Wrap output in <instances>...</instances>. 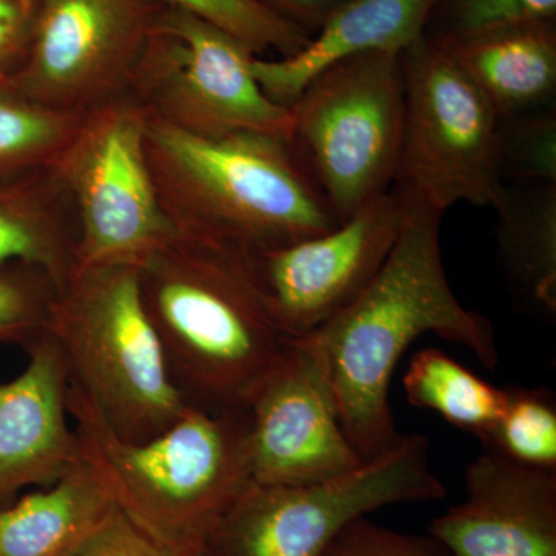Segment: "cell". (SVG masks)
Masks as SVG:
<instances>
[{
    "label": "cell",
    "mask_w": 556,
    "mask_h": 556,
    "mask_svg": "<svg viewBox=\"0 0 556 556\" xmlns=\"http://www.w3.org/2000/svg\"><path fill=\"white\" fill-rule=\"evenodd\" d=\"M148 110L126 94L90 110L50 169L75 197V269L142 265L181 230L150 169Z\"/></svg>",
    "instance_id": "cell-7"
},
{
    "label": "cell",
    "mask_w": 556,
    "mask_h": 556,
    "mask_svg": "<svg viewBox=\"0 0 556 556\" xmlns=\"http://www.w3.org/2000/svg\"><path fill=\"white\" fill-rule=\"evenodd\" d=\"M116 510L86 463L64 478L0 507V556H70Z\"/></svg>",
    "instance_id": "cell-18"
},
{
    "label": "cell",
    "mask_w": 556,
    "mask_h": 556,
    "mask_svg": "<svg viewBox=\"0 0 556 556\" xmlns=\"http://www.w3.org/2000/svg\"><path fill=\"white\" fill-rule=\"evenodd\" d=\"M466 500L430 535L452 556H556V470L485 452L466 470Z\"/></svg>",
    "instance_id": "cell-14"
},
{
    "label": "cell",
    "mask_w": 556,
    "mask_h": 556,
    "mask_svg": "<svg viewBox=\"0 0 556 556\" xmlns=\"http://www.w3.org/2000/svg\"><path fill=\"white\" fill-rule=\"evenodd\" d=\"M437 0H348L294 56L252 61L266 97L289 108L314 76L369 51H397L424 38Z\"/></svg>",
    "instance_id": "cell-16"
},
{
    "label": "cell",
    "mask_w": 556,
    "mask_h": 556,
    "mask_svg": "<svg viewBox=\"0 0 556 556\" xmlns=\"http://www.w3.org/2000/svg\"><path fill=\"white\" fill-rule=\"evenodd\" d=\"M70 556H166L116 508Z\"/></svg>",
    "instance_id": "cell-30"
},
{
    "label": "cell",
    "mask_w": 556,
    "mask_h": 556,
    "mask_svg": "<svg viewBox=\"0 0 556 556\" xmlns=\"http://www.w3.org/2000/svg\"><path fill=\"white\" fill-rule=\"evenodd\" d=\"M404 108L397 51L334 62L289 105V144L339 223L396 182Z\"/></svg>",
    "instance_id": "cell-6"
},
{
    "label": "cell",
    "mask_w": 556,
    "mask_h": 556,
    "mask_svg": "<svg viewBox=\"0 0 556 556\" xmlns=\"http://www.w3.org/2000/svg\"><path fill=\"white\" fill-rule=\"evenodd\" d=\"M67 407L84 460L121 514L164 555L203 556L212 530L252 481L248 412L189 407L159 437L130 442L73 382Z\"/></svg>",
    "instance_id": "cell-3"
},
{
    "label": "cell",
    "mask_w": 556,
    "mask_h": 556,
    "mask_svg": "<svg viewBox=\"0 0 556 556\" xmlns=\"http://www.w3.org/2000/svg\"><path fill=\"white\" fill-rule=\"evenodd\" d=\"M485 452L521 466L556 470V404L544 388L506 390V407L481 439Z\"/></svg>",
    "instance_id": "cell-23"
},
{
    "label": "cell",
    "mask_w": 556,
    "mask_h": 556,
    "mask_svg": "<svg viewBox=\"0 0 556 556\" xmlns=\"http://www.w3.org/2000/svg\"><path fill=\"white\" fill-rule=\"evenodd\" d=\"M56 283L28 265L0 268V342L30 348L47 334Z\"/></svg>",
    "instance_id": "cell-26"
},
{
    "label": "cell",
    "mask_w": 556,
    "mask_h": 556,
    "mask_svg": "<svg viewBox=\"0 0 556 556\" xmlns=\"http://www.w3.org/2000/svg\"><path fill=\"white\" fill-rule=\"evenodd\" d=\"M280 20L295 25L309 38L329 21V17L345 5L348 0H255Z\"/></svg>",
    "instance_id": "cell-31"
},
{
    "label": "cell",
    "mask_w": 556,
    "mask_h": 556,
    "mask_svg": "<svg viewBox=\"0 0 556 556\" xmlns=\"http://www.w3.org/2000/svg\"><path fill=\"white\" fill-rule=\"evenodd\" d=\"M404 127L396 185L442 212L457 203L495 204L500 116L481 90L434 40L401 51Z\"/></svg>",
    "instance_id": "cell-10"
},
{
    "label": "cell",
    "mask_w": 556,
    "mask_h": 556,
    "mask_svg": "<svg viewBox=\"0 0 556 556\" xmlns=\"http://www.w3.org/2000/svg\"><path fill=\"white\" fill-rule=\"evenodd\" d=\"M254 58L240 39L161 5L129 89L150 116L189 134L289 139L291 109L266 97L252 72Z\"/></svg>",
    "instance_id": "cell-9"
},
{
    "label": "cell",
    "mask_w": 556,
    "mask_h": 556,
    "mask_svg": "<svg viewBox=\"0 0 556 556\" xmlns=\"http://www.w3.org/2000/svg\"><path fill=\"white\" fill-rule=\"evenodd\" d=\"M402 219L404 203L394 186L329 232L252 251L263 298L281 331L303 338L353 303L382 268Z\"/></svg>",
    "instance_id": "cell-12"
},
{
    "label": "cell",
    "mask_w": 556,
    "mask_h": 556,
    "mask_svg": "<svg viewBox=\"0 0 556 556\" xmlns=\"http://www.w3.org/2000/svg\"><path fill=\"white\" fill-rule=\"evenodd\" d=\"M252 481L308 485L364 466L340 424L316 348L291 340L248 409Z\"/></svg>",
    "instance_id": "cell-13"
},
{
    "label": "cell",
    "mask_w": 556,
    "mask_h": 556,
    "mask_svg": "<svg viewBox=\"0 0 556 556\" xmlns=\"http://www.w3.org/2000/svg\"><path fill=\"white\" fill-rule=\"evenodd\" d=\"M47 332L64 354L70 382L89 396L116 437L148 441L188 412L135 266L73 270L56 289Z\"/></svg>",
    "instance_id": "cell-5"
},
{
    "label": "cell",
    "mask_w": 556,
    "mask_h": 556,
    "mask_svg": "<svg viewBox=\"0 0 556 556\" xmlns=\"http://www.w3.org/2000/svg\"><path fill=\"white\" fill-rule=\"evenodd\" d=\"M556 20V0H437L424 36L452 38L515 24Z\"/></svg>",
    "instance_id": "cell-27"
},
{
    "label": "cell",
    "mask_w": 556,
    "mask_h": 556,
    "mask_svg": "<svg viewBox=\"0 0 556 556\" xmlns=\"http://www.w3.org/2000/svg\"><path fill=\"white\" fill-rule=\"evenodd\" d=\"M83 116L36 104L10 80H0V174L50 166Z\"/></svg>",
    "instance_id": "cell-22"
},
{
    "label": "cell",
    "mask_w": 556,
    "mask_h": 556,
    "mask_svg": "<svg viewBox=\"0 0 556 556\" xmlns=\"http://www.w3.org/2000/svg\"><path fill=\"white\" fill-rule=\"evenodd\" d=\"M555 21L515 22L431 40L473 80L500 119L508 118L556 104Z\"/></svg>",
    "instance_id": "cell-17"
},
{
    "label": "cell",
    "mask_w": 556,
    "mask_h": 556,
    "mask_svg": "<svg viewBox=\"0 0 556 556\" xmlns=\"http://www.w3.org/2000/svg\"><path fill=\"white\" fill-rule=\"evenodd\" d=\"M35 0H0V80H10L27 60Z\"/></svg>",
    "instance_id": "cell-29"
},
{
    "label": "cell",
    "mask_w": 556,
    "mask_h": 556,
    "mask_svg": "<svg viewBox=\"0 0 556 556\" xmlns=\"http://www.w3.org/2000/svg\"><path fill=\"white\" fill-rule=\"evenodd\" d=\"M138 270L146 309L189 407L247 413L292 340L266 305L251 249L181 230Z\"/></svg>",
    "instance_id": "cell-2"
},
{
    "label": "cell",
    "mask_w": 556,
    "mask_h": 556,
    "mask_svg": "<svg viewBox=\"0 0 556 556\" xmlns=\"http://www.w3.org/2000/svg\"><path fill=\"white\" fill-rule=\"evenodd\" d=\"M497 169L503 185H556V104L500 119Z\"/></svg>",
    "instance_id": "cell-25"
},
{
    "label": "cell",
    "mask_w": 556,
    "mask_h": 556,
    "mask_svg": "<svg viewBox=\"0 0 556 556\" xmlns=\"http://www.w3.org/2000/svg\"><path fill=\"white\" fill-rule=\"evenodd\" d=\"M146 142L160 199L179 230L260 251L340 225L288 139L200 137L149 115Z\"/></svg>",
    "instance_id": "cell-4"
},
{
    "label": "cell",
    "mask_w": 556,
    "mask_h": 556,
    "mask_svg": "<svg viewBox=\"0 0 556 556\" xmlns=\"http://www.w3.org/2000/svg\"><path fill=\"white\" fill-rule=\"evenodd\" d=\"M325 556H452L437 538L397 532L361 517L336 538Z\"/></svg>",
    "instance_id": "cell-28"
},
{
    "label": "cell",
    "mask_w": 556,
    "mask_h": 556,
    "mask_svg": "<svg viewBox=\"0 0 556 556\" xmlns=\"http://www.w3.org/2000/svg\"><path fill=\"white\" fill-rule=\"evenodd\" d=\"M496 211L497 257L517 298L556 313V185H504Z\"/></svg>",
    "instance_id": "cell-19"
},
{
    "label": "cell",
    "mask_w": 556,
    "mask_h": 556,
    "mask_svg": "<svg viewBox=\"0 0 556 556\" xmlns=\"http://www.w3.org/2000/svg\"><path fill=\"white\" fill-rule=\"evenodd\" d=\"M159 0H35L27 60L10 83L28 100L86 115L129 89Z\"/></svg>",
    "instance_id": "cell-11"
},
{
    "label": "cell",
    "mask_w": 556,
    "mask_h": 556,
    "mask_svg": "<svg viewBox=\"0 0 556 556\" xmlns=\"http://www.w3.org/2000/svg\"><path fill=\"white\" fill-rule=\"evenodd\" d=\"M186 11L247 43L257 53L276 50L280 58L294 56L311 40L305 31L280 20L255 0H159Z\"/></svg>",
    "instance_id": "cell-24"
},
{
    "label": "cell",
    "mask_w": 556,
    "mask_h": 556,
    "mask_svg": "<svg viewBox=\"0 0 556 556\" xmlns=\"http://www.w3.org/2000/svg\"><path fill=\"white\" fill-rule=\"evenodd\" d=\"M75 248L76 236L35 192H0V268L35 266L60 288L75 270Z\"/></svg>",
    "instance_id": "cell-21"
},
{
    "label": "cell",
    "mask_w": 556,
    "mask_h": 556,
    "mask_svg": "<svg viewBox=\"0 0 556 556\" xmlns=\"http://www.w3.org/2000/svg\"><path fill=\"white\" fill-rule=\"evenodd\" d=\"M404 390L413 407L431 409L481 441L506 407V390L493 387L447 353L419 351L409 362Z\"/></svg>",
    "instance_id": "cell-20"
},
{
    "label": "cell",
    "mask_w": 556,
    "mask_h": 556,
    "mask_svg": "<svg viewBox=\"0 0 556 556\" xmlns=\"http://www.w3.org/2000/svg\"><path fill=\"white\" fill-rule=\"evenodd\" d=\"M445 493L428 439L404 434L396 448L343 477L308 485L249 482L212 530L203 556H325L354 519Z\"/></svg>",
    "instance_id": "cell-8"
},
{
    "label": "cell",
    "mask_w": 556,
    "mask_h": 556,
    "mask_svg": "<svg viewBox=\"0 0 556 556\" xmlns=\"http://www.w3.org/2000/svg\"><path fill=\"white\" fill-rule=\"evenodd\" d=\"M17 378L0 382V507L28 486H50L84 460L67 407L70 371L47 332Z\"/></svg>",
    "instance_id": "cell-15"
},
{
    "label": "cell",
    "mask_w": 556,
    "mask_h": 556,
    "mask_svg": "<svg viewBox=\"0 0 556 556\" xmlns=\"http://www.w3.org/2000/svg\"><path fill=\"white\" fill-rule=\"evenodd\" d=\"M396 188L404 219L382 268L345 309L303 336L320 356L340 424L364 463L404 439L391 412V379L420 336L430 332L466 346L485 368L500 364L489 318L464 308L450 287L441 252L444 212L416 190Z\"/></svg>",
    "instance_id": "cell-1"
}]
</instances>
